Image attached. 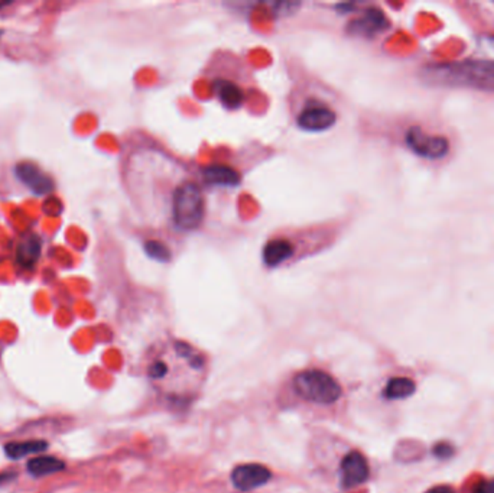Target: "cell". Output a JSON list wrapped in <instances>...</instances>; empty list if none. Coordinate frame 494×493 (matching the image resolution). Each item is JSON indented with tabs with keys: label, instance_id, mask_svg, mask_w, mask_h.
Returning <instances> with one entry per match:
<instances>
[{
	"label": "cell",
	"instance_id": "1",
	"mask_svg": "<svg viewBox=\"0 0 494 493\" xmlns=\"http://www.w3.org/2000/svg\"><path fill=\"white\" fill-rule=\"evenodd\" d=\"M425 80L435 86L470 87L494 91V62L467 60L461 62L437 64L423 70Z\"/></svg>",
	"mask_w": 494,
	"mask_h": 493
},
{
	"label": "cell",
	"instance_id": "2",
	"mask_svg": "<svg viewBox=\"0 0 494 493\" xmlns=\"http://www.w3.org/2000/svg\"><path fill=\"white\" fill-rule=\"evenodd\" d=\"M205 201L201 188L194 183L181 184L172 200V216L181 230H194L204 220Z\"/></svg>",
	"mask_w": 494,
	"mask_h": 493
},
{
	"label": "cell",
	"instance_id": "3",
	"mask_svg": "<svg viewBox=\"0 0 494 493\" xmlns=\"http://www.w3.org/2000/svg\"><path fill=\"white\" fill-rule=\"evenodd\" d=\"M293 388L301 398L315 404H334L341 397V386L331 375L320 369L304 370L295 376Z\"/></svg>",
	"mask_w": 494,
	"mask_h": 493
},
{
	"label": "cell",
	"instance_id": "4",
	"mask_svg": "<svg viewBox=\"0 0 494 493\" xmlns=\"http://www.w3.org/2000/svg\"><path fill=\"white\" fill-rule=\"evenodd\" d=\"M406 143L415 154L428 159H439L446 156L450 150V143L446 138L426 135L419 127H412L409 130L406 134Z\"/></svg>",
	"mask_w": 494,
	"mask_h": 493
},
{
	"label": "cell",
	"instance_id": "5",
	"mask_svg": "<svg viewBox=\"0 0 494 493\" xmlns=\"http://www.w3.org/2000/svg\"><path fill=\"white\" fill-rule=\"evenodd\" d=\"M337 122V113L321 102H308L300 113L296 123L308 132H322L333 127Z\"/></svg>",
	"mask_w": 494,
	"mask_h": 493
},
{
	"label": "cell",
	"instance_id": "6",
	"mask_svg": "<svg viewBox=\"0 0 494 493\" xmlns=\"http://www.w3.org/2000/svg\"><path fill=\"white\" fill-rule=\"evenodd\" d=\"M272 478V473L268 467L249 463L240 465L232 472V483L237 490L250 492L263 485H266Z\"/></svg>",
	"mask_w": 494,
	"mask_h": 493
},
{
	"label": "cell",
	"instance_id": "7",
	"mask_svg": "<svg viewBox=\"0 0 494 493\" xmlns=\"http://www.w3.org/2000/svg\"><path fill=\"white\" fill-rule=\"evenodd\" d=\"M370 469L366 457L358 451H350L341 462V481L344 487H356L369 479Z\"/></svg>",
	"mask_w": 494,
	"mask_h": 493
},
{
	"label": "cell",
	"instance_id": "8",
	"mask_svg": "<svg viewBox=\"0 0 494 493\" xmlns=\"http://www.w3.org/2000/svg\"><path fill=\"white\" fill-rule=\"evenodd\" d=\"M15 174L19 181H22V183L37 195H44L54 190L53 178L42 172L35 163L21 162L15 167Z\"/></svg>",
	"mask_w": 494,
	"mask_h": 493
},
{
	"label": "cell",
	"instance_id": "9",
	"mask_svg": "<svg viewBox=\"0 0 494 493\" xmlns=\"http://www.w3.org/2000/svg\"><path fill=\"white\" fill-rule=\"evenodd\" d=\"M353 34H363V35H374L377 32H382L387 28L386 16L378 9H369L365 12L360 19L351 24Z\"/></svg>",
	"mask_w": 494,
	"mask_h": 493
},
{
	"label": "cell",
	"instance_id": "10",
	"mask_svg": "<svg viewBox=\"0 0 494 493\" xmlns=\"http://www.w3.org/2000/svg\"><path fill=\"white\" fill-rule=\"evenodd\" d=\"M293 256V244L286 239H273L263 249V260L271 268L285 264Z\"/></svg>",
	"mask_w": 494,
	"mask_h": 493
},
{
	"label": "cell",
	"instance_id": "11",
	"mask_svg": "<svg viewBox=\"0 0 494 493\" xmlns=\"http://www.w3.org/2000/svg\"><path fill=\"white\" fill-rule=\"evenodd\" d=\"M18 262L26 268L32 269L41 255V239L35 233L25 235L18 244Z\"/></svg>",
	"mask_w": 494,
	"mask_h": 493
},
{
	"label": "cell",
	"instance_id": "12",
	"mask_svg": "<svg viewBox=\"0 0 494 493\" xmlns=\"http://www.w3.org/2000/svg\"><path fill=\"white\" fill-rule=\"evenodd\" d=\"M64 469H65V463L54 456L32 457L26 463L28 473L30 476H34V478H44V476L62 472Z\"/></svg>",
	"mask_w": 494,
	"mask_h": 493
},
{
	"label": "cell",
	"instance_id": "13",
	"mask_svg": "<svg viewBox=\"0 0 494 493\" xmlns=\"http://www.w3.org/2000/svg\"><path fill=\"white\" fill-rule=\"evenodd\" d=\"M48 449V442L44 440H26L12 441L5 446V453L9 458L18 460L30 454H39Z\"/></svg>",
	"mask_w": 494,
	"mask_h": 493
},
{
	"label": "cell",
	"instance_id": "14",
	"mask_svg": "<svg viewBox=\"0 0 494 493\" xmlns=\"http://www.w3.org/2000/svg\"><path fill=\"white\" fill-rule=\"evenodd\" d=\"M204 178L210 184L236 187L240 183V175L226 165H211L204 170Z\"/></svg>",
	"mask_w": 494,
	"mask_h": 493
},
{
	"label": "cell",
	"instance_id": "15",
	"mask_svg": "<svg viewBox=\"0 0 494 493\" xmlns=\"http://www.w3.org/2000/svg\"><path fill=\"white\" fill-rule=\"evenodd\" d=\"M214 90H216L223 106L227 109H237L243 103V91L237 86L228 83V81H217Z\"/></svg>",
	"mask_w": 494,
	"mask_h": 493
},
{
	"label": "cell",
	"instance_id": "16",
	"mask_svg": "<svg viewBox=\"0 0 494 493\" xmlns=\"http://www.w3.org/2000/svg\"><path fill=\"white\" fill-rule=\"evenodd\" d=\"M415 392V384L409 377H393L385 388V397L387 400H403Z\"/></svg>",
	"mask_w": 494,
	"mask_h": 493
},
{
	"label": "cell",
	"instance_id": "17",
	"mask_svg": "<svg viewBox=\"0 0 494 493\" xmlns=\"http://www.w3.org/2000/svg\"><path fill=\"white\" fill-rule=\"evenodd\" d=\"M145 251L147 256L158 262H168L171 259V251L168 249V246H165L161 242H155V240L146 242Z\"/></svg>",
	"mask_w": 494,
	"mask_h": 493
},
{
	"label": "cell",
	"instance_id": "18",
	"mask_svg": "<svg viewBox=\"0 0 494 493\" xmlns=\"http://www.w3.org/2000/svg\"><path fill=\"white\" fill-rule=\"evenodd\" d=\"M434 454L439 458H448L454 454V449L448 442H438L434 447Z\"/></svg>",
	"mask_w": 494,
	"mask_h": 493
},
{
	"label": "cell",
	"instance_id": "19",
	"mask_svg": "<svg viewBox=\"0 0 494 493\" xmlns=\"http://www.w3.org/2000/svg\"><path fill=\"white\" fill-rule=\"evenodd\" d=\"M473 493H494V481H483L477 483L473 489Z\"/></svg>",
	"mask_w": 494,
	"mask_h": 493
},
{
	"label": "cell",
	"instance_id": "20",
	"mask_svg": "<svg viewBox=\"0 0 494 493\" xmlns=\"http://www.w3.org/2000/svg\"><path fill=\"white\" fill-rule=\"evenodd\" d=\"M426 493H455V492L448 486H437V487L430 489Z\"/></svg>",
	"mask_w": 494,
	"mask_h": 493
},
{
	"label": "cell",
	"instance_id": "21",
	"mask_svg": "<svg viewBox=\"0 0 494 493\" xmlns=\"http://www.w3.org/2000/svg\"><path fill=\"white\" fill-rule=\"evenodd\" d=\"M16 478V473H10V472H5V473H0V485L2 483H6L12 479Z\"/></svg>",
	"mask_w": 494,
	"mask_h": 493
},
{
	"label": "cell",
	"instance_id": "22",
	"mask_svg": "<svg viewBox=\"0 0 494 493\" xmlns=\"http://www.w3.org/2000/svg\"><path fill=\"white\" fill-rule=\"evenodd\" d=\"M0 37H2V30H0Z\"/></svg>",
	"mask_w": 494,
	"mask_h": 493
}]
</instances>
